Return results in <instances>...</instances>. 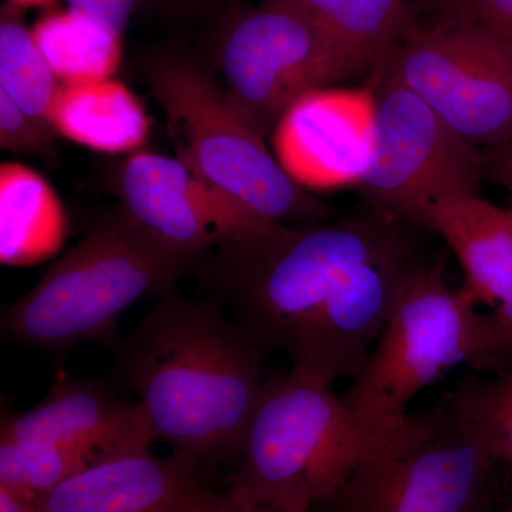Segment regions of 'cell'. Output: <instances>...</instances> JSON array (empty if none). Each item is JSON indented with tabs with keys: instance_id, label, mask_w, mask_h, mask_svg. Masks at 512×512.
Returning a JSON list of instances; mask_svg holds the SVG:
<instances>
[{
	"instance_id": "ac0fdd59",
	"label": "cell",
	"mask_w": 512,
	"mask_h": 512,
	"mask_svg": "<svg viewBox=\"0 0 512 512\" xmlns=\"http://www.w3.org/2000/svg\"><path fill=\"white\" fill-rule=\"evenodd\" d=\"M311 20L356 74L375 73L417 25L409 0H276Z\"/></svg>"
},
{
	"instance_id": "83f0119b",
	"label": "cell",
	"mask_w": 512,
	"mask_h": 512,
	"mask_svg": "<svg viewBox=\"0 0 512 512\" xmlns=\"http://www.w3.org/2000/svg\"><path fill=\"white\" fill-rule=\"evenodd\" d=\"M214 512H278L271 510L266 507H244V505H238L228 500L227 494H225L224 501H222L220 507Z\"/></svg>"
},
{
	"instance_id": "7c38bea8",
	"label": "cell",
	"mask_w": 512,
	"mask_h": 512,
	"mask_svg": "<svg viewBox=\"0 0 512 512\" xmlns=\"http://www.w3.org/2000/svg\"><path fill=\"white\" fill-rule=\"evenodd\" d=\"M375 120L373 86L312 90L272 131L275 156L289 177L309 190L357 185L372 163Z\"/></svg>"
},
{
	"instance_id": "3957f363",
	"label": "cell",
	"mask_w": 512,
	"mask_h": 512,
	"mask_svg": "<svg viewBox=\"0 0 512 512\" xmlns=\"http://www.w3.org/2000/svg\"><path fill=\"white\" fill-rule=\"evenodd\" d=\"M198 258L168 247L126 208L93 225L25 296L3 311L16 342L63 352L84 342H119L121 313L146 296L174 293Z\"/></svg>"
},
{
	"instance_id": "30bf717a",
	"label": "cell",
	"mask_w": 512,
	"mask_h": 512,
	"mask_svg": "<svg viewBox=\"0 0 512 512\" xmlns=\"http://www.w3.org/2000/svg\"><path fill=\"white\" fill-rule=\"evenodd\" d=\"M220 62L229 99L262 136L303 94L356 76L311 20L276 0L235 16Z\"/></svg>"
},
{
	"instance_id": "9a60e30c",
	"label": "cell",
	"mask_w": 512,
	"mask_h": 512,
	"mask_svg": "<svg viewBox=\"0 0 512 512\" xmlns=\"http://www.w3.org/2000/svg\"><path fill=\"white\" fill-rule=\"evenodd\" d=\"M427 231L447 242L464 269L461 288L477 305L493 309L507 369L512 365V205L480 195L451 198L431 210Z\"/></svg>"
},
{
	"instance_id": "e0dca14e",
	"label": "cell",
	"mask_w": 512,
	"mask_h": 512,
	"mask_svg": "<svg viewBox=\"0 0 512 512\" xmlns=\"http://www.w3.org/2000/svg\"><path fill=\"white\" fill-rule=\"evenodd\" d=\"M66 237V212L49 181L23 164L0 165L2 265L45 262L59 254Z\"/></svg>"
},
{
	"instance_id": "f546056e",
	"label": "cell",
	"mask_w": 512,
	"mask_h": 512,
	"mask_svg": "<svg viewBox=\"0 0 512 512\" xmlns=\"http://www.w3.org/2000/svg\"><path fill=\"white\" fill-rule=\"evenodd\" d=\"M494 512H512V493L510 500L507 501V504H505L504 507H501L500 510Z\"/></svg>"
},
{
	"instance_id": "7402d4cb",
	"label": "cell",
	"mask_w": 512,
	"mask_h": 512,
	"mask_svg": "<svg viewBox=\"0 0 512 512\" xmlns=\"http://www.w3.org/2000/svg\"><path fill=\"white\" fill-rule=\"evenodd\" d=\"M498 464L512 467V365L491 379L467 375L444 394Z\"/></svg>"
},
{
	"instance_id": "f1b7e54d",
	"label": "cell",
	"mask_w": 512,
	"mask_h": 512,
	"mask_svg": "<svg viewBox=\"0 0 512 512\" xmlns=\"http://www.w3.org/2000/svg\"><path fill=\"white\" fill-rule=\"evenodd\" d=\"M57 0H8L10 5L16 6V8H33V6H46L52 5Z\"/></svg>"
},
{
	"instance_id": "5bb4252c",
	"label": "cell",
	"mask_w": 512,
	"mask_h": 512,
	"mask_svg": "<svg viewBox=\"0 0 512 512\" xmlns=\"http://www.w3.org/2000/svg\"><path fill=\"white\" fill-rule=\"evenodd\" d=\"M0 437L79 448L99 463L147 450L157 440L143 406L116 384L64 373L37 406L5 417Z\"/></svg>"
},
{
	"instance_id": "d6986e66",
	"label": "cell",
	"mask_w": 512,
	"mask_h": 512,
	"mask_svg": "<svg viewBox=\"0 0 512 512\" xmlns=\"http://www.w3.org/2000/svg\"><path fill=\"white\" fill-rule=\"evenodd\" d=\"M30 30L60 83L109 79L119 69L120 37L72 10L47 13Z\"/></svg>"
},
{
	"instance_id": "ffe728a7",
	"label": "cell",
	"mask_w": 512,
	"mask_h": 512,
	"mask_svg": "<svg viewBox=\"0 0 512 512\" xmlns=\"http://www.w3.org/2000/svg\"><path fill=\"white\" fill-rule=\"evenodd\" d=\"M60 82L40 53L19 8L3 6L0 16V92L37 120L49 121Z\"/></svg>"
},
{
	"instance_id": "ba28073f",
	"label": "cell",
	"mask_w": 512,
	"mask_h": 512,
	"mask_svg": "<svg viewBox=\"0 0 512 512\" xmlns=\"http://www.w3.org/2000/svg\"><path fill=\"white\" fill-rule=\"evenodd\" d=\"M375 74L412 90L473 146L512 137V46L473 20L414 26Z\"/></svg>"
},
{
	"instance_id": "8fae6325",
	"label": "cell",
	"mask_w": 512,
	"mask_h": 512,
	"mask_svg": "<svg viewBox=\"0 0 512 512\" xmlns=\"http://www.w3.org/2000/svg\"><path fill=\"white\" fill-rule=\"evenodd\" d=\"M124 208L168 247L195 258L265 234L272 222L202 180L178 158L140 153L121 174Z\"/></svg>"
},
{
	"instance_id": "6da1fadb",
	"label": "cell",
	"mask_w": 512,
	"mask_h": 512,
	"mask_svg": "<svg viewBox=\"0 0 512 512\" xmlns=\"http://www.w3.org/2000/svg\"><path fill=\"white\" fill-rule=\"evenodd\" d=\"M413 227L380 212L335 224H275L217 249L201 278L215 305L291 369L355 379L404 286L429 259Z\"/></svg>"
},
{
	"instance_id": "d4e9b609",
	"label": "cell",
	"mask_w": 512,
	"mask_h": 512,
	"mask_svg": "<svg viewBox=\"0 0 512 512\" xmlns=\"http://www.w3.org/2000/svg\"><path fill=\"white\" fill-rule=\"evenodd\" d=\"M458 16L477 22L512 46V0H456Z\"/></svg>"
},
{
	"instance_id": "277c9868",
	"label": "cell",
	"mask_w": 512,
	"mask_h": 512,
	"mask_svg": "<svg viewBox=\"0 0 512 512\" xmlns=\"http://www.w3.org/2000/svg\"><path fill=\"white\" fill-rule=\"evenodd\" d=\"M382 436L350 412L333 384L292 369L268 377L239 450L228 500L312 512L348 481Z\"/></svg>"
},
{
	"instance_id": "2e32d148",
	"label": "cell",
	"mask_w": 512,
	"mask_h": 512,
	"mask_svg": "<svg viewBox=\"0 0 512 512\" xmlns=\"http://www.w3.org/2000/svg\"><path fill=\"white\" fill-rule=\"evenodd\" d=\"M49 123L56 134L103 153L143 146L150 127L140 100L111 77L60 83L50 106Z\"/></svg>"
},
{
	"instance_id": "9c48e42d",
	"label": "cell",
	"mask_w": 512,
	"mask_h": 512,
	"mask_svg": "<svg viewBox=\"0 0 512 512\" xmlns=\"http://www.w3.org/2000/svg\"><path fill=\"white\" fill-rule=\"evenodd\" d=\"M375 150L363 195L375 211L426 229L436 205L477 194L480 154L412 90L375 74Z\"/></svg>"
},
{
	"instance_id": "44dd1931",
	"label": "cell",
	"mask_w": 512,
	"mask_h": 512,
	"mask_svg": "<svg viewBox=\"0 0 512 512\" xmlns=\"http://www.w3.org/2000/svg\"><path fill=\"white\" fill-rule=\"evenodd\" d=\"M99 463L79 448L0 437V485L40 497Z\"/></svg>"
},
{
	"instance_id": "cb8c5ba5",
	"label": "cell",
	"mask_w": 512,
	"mask_h": 512,
	"mask_svg": "<svg viewBox=\"0 0 512 512\" xmlns=\"http://www.w3.org/2000/svg\"><path fill=\"white\" fill-rule=\"evenodd\" d=\"M69 10L92 20L110 35L123 36L137 0H67Z\"/></svg>"
},
{
	"instance_id": "4fadbf2b",
	"label": "cell",
	"mask_w": 512,
	"mask_h": 512,
	"mask_svg": "<svg viewBox=\"0 0 512 512\" xmlns=\"http://www.w3.org/2000/svg\"><path fill=\"white\" fill-rule=\"evenodd\" d=\"M200 461L134 451L100 461L37 498L42 512H214L215 493Z\"/></svg>"
},
{
	"instance_id": "5b68a950",
	"label": "cell",
	"mask_w": 512,
	"mask_h": 512,
	"mask_svg": "<svg viewBox=\"0 0 512 512\" xmlns=\"http://www.w3.org/2000/svg\"><path fill=\"white\" fill-rule=\"evenodd\" d=\"M477 306L463 288L447 285L443 261L430 259L404 286L365 367L340 394L343 403L384 434L406 419L417 393L454 367L507 370L497 320Z\"/></svg>"
},
{
	"instance_id": "4316f807",
	"label": "cell",
	"mask_w": 512,
	"mask_h": 512,
	"mask_svg": "<svg viewBox=\"0 0 512 512\" xmlns=\"http://www.w3.org/2000/svg\"><path fill=\"white\" fill-rule=\"evenodd\" d=\"M0 512H42L35 495L0 485Z\"/></svg>"
},
{
	"instance_id": "8992f818",
	"label": "cell",
	"mask_w": 512,
	"mask_h": 512,
	"mask_svg": "<svg viewBox=\"0 0 512 512\" xmlns=\"http://www.w3.org/2000/svg\"><path fill=\"white\" fill-rule=\"evenodd\" d=\"M167 119L178 160L202 180L272 224H316L329 217L323 202L289 177L264 136L191 60L163 56L144 66Z\"/></svg>"
},
{
	"instance_id": "484cf974",
	"label": "cell",
	"mask_w": 512,
	"mask_h": 512,
	"mask_svg": "<svg viewBox=\"0 0 512 512\" xmlns=\"http://www.w3.org/2000/svg\"><path fill=\"white\" fill-rule=\"evenodd\" d=\"M480 158L483 177L503 187L510 194L512 205V137L485 147Z\"/></svg>"
},
{
	"instance_id": "603a6c76",
	"label": "cell",
	"mask_w": 512,
	"mask_h": 512,
	"mask_svg": "<svg viewBox=\"0 0 512 512\" xmlns=\"http://www.w3.org/2000/svg\"><path fill=\"white\" fill-rule=\"evenodd\" d=\"M49 121L37 120L0 92V147L12 153L43 154L52 146Z\"/></svg>"
},
{
	"instance_id": "7a4b0ae2",
	"label": "cell",
	"mask_w": 512,
	"mask_h": 512,
	"mask_svg": "<svg viewBox=\"0 0 512 512\" xmlns=\"http://www.w3.org/2000/svg\"><path fill=\"white\" fill-rule=\"evenodd\" d=\"M113 350V383L143 406L157 440L200 463L238 456L268 350L220 306L171 293Z\"/></svg>"
},
{
	"instance_id": "52a82bcc",
	"label": "cell",
	"mask_w": 512,
	"mask_h": 512,
	"mask_svg": "<svg viewBox=\"0 0 512 512\" xmlns=\"http://www.w3.org/2000/svg\"><path fill=\"white\" fill-rule=\"evenodd\" d=\"M497 466L474 427L441 397L433 409L409 413L384 433L348 481L315 508L494 512L491 498Z\"/></svg>"
}]
</instances>
